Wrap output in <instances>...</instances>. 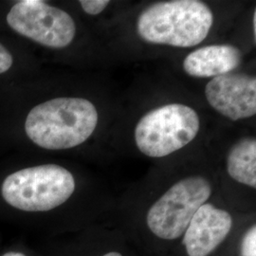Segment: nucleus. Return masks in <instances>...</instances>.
<instances>
[{
  "label": "nucleus",
  "mask_w": 256,
  "mask_h": 256,
  "mask_svg": "<svg viewBox=\"0 0 256 256\" xmlns=\"http://www.w3.org/2000/svg\"><path fill=\"white\" fill-rule=\"evenodd\" d=\"M97 124L98 112L92 102L64 97L42 102L30 110L25 130L38 146L60 150L82 144Z\"/></svg>",
  "instance_id": "obj_1"
},
{
  "label": "nucleus",
  "mask_w": 256,
  "mask_h": 256,
  "mask_svg": "<svg viewBox=\"0 0 256 256\" xmlns=\"http://www.w3.org/2000/svg\"><path fill=\"white\" fill-rule=\"evenodd\" d=\"M212 23V12L202 1L172 0L144 10L138 18L137 30L147 43L191 48L207 37Z\"/></svg>",
  "instance_id": "obj_2"
},
{
  "label": "nucleus",
  "mask_w": 256,
  "mask_h": 256,
  "mask_svg": "<svg viewBox=\"0 0 256 256\" xmlns=\"http://www.w3.org/2000/svg\"><path fill=\"white\" fill-rule=\"evenodd\" d=\"M75 180L64 167L43 164L19 170L2 184L5 202L18 210L46 212L64 204L74 194Z\"/></svg>",
  "instance_id": "obj_3"
},
{
  "label": "nucleus",
  "mask_w": 256,
  "mask_h": 256,
  "mask_svg": "<svg viewBox=\"0 0 256 256\" xmlns=\"http://www.w3.org/2000/svg\"><path fill=\"white\" fill-rule=\"evenodd\" d=\"M200 128V117L192 108L182 104H165L140 120L135 142L142 154L162 158L189 144Z\"/></svg>",
  "instance_id": "obj_4"
},
{
  "label": "nucleus",
  "mask_w": 256,
  "mask_h": 256,
  "mask_svg": "<svg viewBox=\"0 0 256 256\" xmlns=\"http://www.w3.org/2000/svg\"><path fill=\"white\" fill-rule=\"evenodd\" d=\"M212 191L210 182L200 176L174 183L150 207L146 216L148 229L164 240L180 238L196 210L207 203Z\"/></svg>",
  "instance_id": "obj_5"
},
{
  "label": "nucleus",
  "mask_w": 256,
  "mask_h": 256,
  "mask_svg": "<svg viewBox=\"0 0 256 256\" xmlns=\"http://www.w3.org/2000/svg\"><path fill=\"white\" fill-rule=\"evenodd\" d=\"M7 22L19 34L54 48L68 46L76 34L68 12L40 0L19 1L10 10Z\"/></svg>",
  "instance_id": "obj_6"
},
{
  "label": "nucleus",
  "mask_w": 256,
  "mask_h": 256,
  "mask_svg": "<svg viewBox=\"0 0 256 256\" xmlns=\"http://www.w3.org/2000/svg\"><path fill=\"white\" fill-rule=\"evenodd\" d=\"M205 94L210 106L232 120L256 115V77L244 74L214 77L207 84Z\"/></svg>",
  "instance_id": "obj_7"
},
{
  "label": "nucleus",
  "mask_w": 256,
  "mask_h": 256,
  "mask_svg": "<svg viewBox=\"0 0 256 256\" xmlns=\"http://www.w3.org/2000/svg\"><path fill=\"white\" fill-rule=\"evenodd\" d=\"M232 218L227 210L205 203L196 210L183 234L188 256H209L229 236Z\"/></svg>",
  "instance_id": "obj_8"
},
{
  "label": "nucleus",
  "mask_w": 256,
  "mask_h": 256,
  "mask_svg": "<svg viewBox=\"0 0 256 256\" xmlns=\"http://www.w3.org/2000/svg\"><path fill=\"white\" fill-rule=\"evenodd\" d=\"M242 54L236 46L212 45L192 52L183 61L185 72L192 77L209 78L230 74L238 68Z\"/></svg>",
  "instance_id": "obj_9"
},
{
  "label": "nucleus",
  "mask_w": 256,
  "mask_h": 256,
  "mask_svg": "<svg viewBox=\"0 0 256 256\" xmlns=\"http://www.w3.org/2000/svg\"><path fill=\"white\" fill-rule=\"evenodd\" d=\"M227 170L236 182L256 188V140L244 138L230 150Z\"/></svg>",
  "instance_id": "obj_10"
},
{
  "label": "nucleus",
  "mask_w": 256,
  "mask_h": 256,
  "mask_svg": "<svg viewBox=\"0 0 256 256\" xmlns=\"http://www.w3.org/2000/svg\"><path fill=\"white\" fill-rule=\"evenodd\" d=\"M241 256H256V226L248 230L241 240Z\"/></svg>",
  "instance_id": "obj_11"
},
{
  "label": "nucleus",
  "mask_w": 256,
  "mask_h": 256,
  "mask_svg": "<svg viewBox=\"0 0 256 256\" xmlns=\"http://www.w3.org/2000/svg\"><path fill=\"white\" fill-rule=\"evenodd\" d=\"M80 4L82 10L90 16H97L101 14L104 10L106 9L110 1L108 0H81Z\"/></svg>",
  "instance_id": "obj_12"
},
{
  "label": "nucleus",
  "mask_w": 256,
  "mask_h": 256,
  "mask_svg": "<svg viewBox=\"0 0 256 256\" xmlns=\"http://www.w3.org/2000/svg\"><path fill=\"white\" fill-rule=\"evenodd\" d=\"M12 64V56L9 50L0 44V74L9 70Z\"/></svg>",
  "instance_id": "obj_13"
},
{
  "label": "nucleus",
  "mask_w": 256,
  "mask_h": 256,
  "mask_svg": "<svg viewBox=\"0 0 256 256\" xmlns=\"http://www.w3.org/2000/svg\"><path fill=\"white\" fill-rule=\"evenodd\" d=\"M2 256H26L24 254H21V252H7L5 254H3Z\"/></svg>",
  "instance_id": "obj_14"
},
{
  "label": "nucleus",
  "mask_w": 256,
  "mask_h": 256,
  "mask_svg": "<svg viewBox=\"0 0 256 256\" xmlns=\"http://www.w3.org/2000/svg\"><path fill=\"white\" fill-rule=\"evenodd\" d=\"M102 256H124L122 254H120L118 252H106L104 254H102Z\"/></svg>",
  "instance_id": "obj_15"
},
{
  "label": "nucleus",
  "mask_w": 256,
  "mask_h": 256,
  "mask_svg": "<svg viewBox=\"0 0 256 256\" xmlns=\"http://www.w3.org/2000/svg\"><path fill=\"white\" fill-rule=\"evenodd\" d=\"M254 36L256 34V12H254Z\"/></svg>",
  "instance_id": "obj_16"
}]
</instances>
